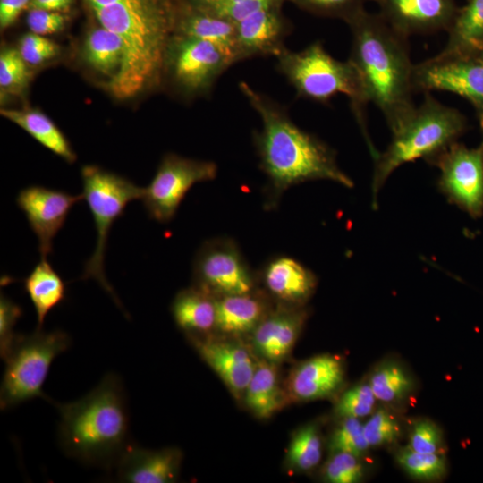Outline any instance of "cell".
I'll return each mask as SVG.
<instances>
[{
    "mask_svg": "<svg viewBox=\"0 0 483 483\" xmlns=\"http://www.w3.org/2000/svg\"><path fill=\"white\" fill-rule=\"evenodd\" d=\"M238 86L261 121L260 130L252 132V141L259 168L267 177L266 210L275 209L289 188L304 182L328 180L353 187L352 180L338 166L335 151L299 127L284 105L248 82L240 81Z\"/></svg>",
    "mask_w": 483,
    "mask_h": 483,
    "instance_id": "cell-1",
    "label": "cell"
},
{
    "mask_svg": "<svg viewBox=\"0 0 483 483\" xmlns=\"http://www.w3.org/2000/svg\"><path fill=\"white\" fill-rule=\"evenodd\" d=\"M352 33L349 60L357 69L368 102L383 114L390 130L415 108L408 38L379 13L366 10L347 24Z\"/></svg>",
    "mask_w": 483,
    "mask_h": 483,
    "instance_id": "cell-2",
    "label": "cell"
},
{
    "mask_svg": "<svg viewBox=\"0 0 483 483\" xmlns=\"http://www.w3.org/2000/svg\"><path fill=\"white\" fill-rule=\"evenodd\" d=\"M179 6L174 0H123L92 9L122 44V64L109 81L114 96L134 97L161 76Z\"/></svg>",
    "mask_w": 483,
    "mask_h": 483,
    "instance_id": "cell-3",
    "label": "cell"
},
{
    "mask_svg": "<svg viewBox=\"0 0 483 483\" xmlns=\"http://www.w3.org/2000/svg\"><path fill=\"white\" fill-rule=\"evenodd\" d=\"M53 404L60 415L58 441L64 454L84 465L114 467L131 444L126 394L119 377L109 373L80 399Z\"/></svg>",
    "mask_w": 483,
    "mask_h": 483,
    "instance_id": "cell-4",
    "label": "cell"
},
{
    "mask_svg": "<svg viewBox=\"0 0 483 483\" xmlns=\"http://www.w3.org/2000/svg\"><path fill=\"white\" fill-rule=\"evenodd\" d=\"M465 129V118L458 110L426 92L422 103L391 131L386 149L373 158L372 207H377L380 189L396 168L419 158L430 163L455 143Z\"/></svg>",
    "mask_w": 483,
    "mask_h": 483,
    "instance_id": "cell-5",
    "label": "cell"
},
{
    "mask_svg": "<svg viewBox=\"0 0 483 483\" xmlns=\"http://www.w3.org/2000/svg\"><path fill=\"white\" fill-rule=\"evenodd\" d=\"M275 59L277 72L292 86L297 97L327 104L337 94H344L372 157L377 155L367 130L365 113L369 102L359 72L349 59H335L319 40L301 51L285 47Z\"/></svg>",
    "mask_w": 483,
    "mask_h": 483,
    "instance_id": "cell-6",
    "label": "cell"
},
{
    "mask_svg": "<svg viewBox=\"0 0 483 483\" xmlns=\"http://www.w3.org/2000/svg\"><path fill=\"white\" fill-rule=\"evenodd\" d=\"M69 335L62 330L17 334L4 357L0 387V409L5 411L34 398L47 396L42 391L53 360L71 346Z\"/></svg>",
    "mask_w": 483,
    "mask_h": 483,
    "instance_id": "cell-7",
    "label": "cell"
},
{
    "mask_svg": "<svg viewBox=\"0 0 483 483\" xmlns=\"http://www.w3.org/2000/svg\"><path fill=\"white\" fill-rule=\"evenodd\" d=\"M82 195L92 214L97 232L95 250L85 262L83 280L94 279L122 309L121 302L105 274V255L109 232L114 223L123 215L127 205L140 199L143 187L96 165L81 169Z\"/></svg>",
    "mask_w": 483,
    "mask_h": 483,
    "instance_id": "cell-8",
    "label": "cell"
},
{
    "mask_svg": "<svg viewBox=\"0 0 483 483\" xmlns=\"http://www.w3.org/2000/svg\"><path fill=\"white\" fill-rule=\"evenodd\" d=\"M234 64L233 55L220 46L173 33L163 72L183 95L198 97L209 94L220 76Z\"/></svg>",
    "mask_w": 483,
    "mask_h": 483,
    "instance_id": "cell-9",
    "label": "cell"
},
{
    "mask_svg": "<svg viewBox=\"0 0 483 483\" xmlns=\"http://www.w3.org/2000/svg\"><path fill=\"white\" fill-rule=\"evenodd\" d=\"M217 170L213 161L165 155L151 182L143 187L140 200L148 216L161 224L170 222L191 187L214 180Z\"/></svg>",
    "mask_w": 483,
    "mask_h": 483,
    "instance_id": "cell-10",
    "label": "cell"
},
{
    "mask_svg": "<svg viewBox=\"0 0 483 483\" xmlns=\"http://www.w3.org/2000/svg\"><path fill=\"white\" fill-rule=\"evenodd\" d=\"M194 286L215 297L255 291L258 278L237 242L230 237L205 241L192 262Z\"/></svg>",
    "mask_w": 483,
    "mask_h": 483,
    "instance_id": "cell-11",
    "label": "cell"
},
{
    "mask_svg": "<svg viewBox=\"0 0 483 483\" xmlns=\"http://www.w3.org/2000/svg\"><path fill=\"white\" fill-rule=\"evenodd\" d=\"M415 91L457 94L483 110V61L479 55L442 50L413 65Z\"/></svg>",
    "mask_w": 483,
    "mask_h": 483,
    "instance_id": "cell-12",
    "label": "cell"
},
{
    "mask_svg": "<svg viewBox=\"0 0 483 483\" xmlns=\"http://www.w3.org/2000/svg\"><path fill=\"white\" fill-rule=\"evenodd\" d=\"M429 164L440 171L438 188L472 218L483 215V142L468 148L457 142Z\"/></svg>",
    "mask_w": 483,
    "mask_h": 483,
    "instance_id": "cell-13",
    "label": "cell"
},
{
    "mask_svg": "<svg viewBox=\"0 0 483 483\" xmlns=\"http://www.w3.org/2000/svg\"><path fill=\"white\" fill-rule=\"evenodd\" d=\"M82 199V193L72 195L40 185H30L19 191L16 203L38 238L41 258H47L53 251L55 237L72 207Z\"/></svg>",
    "mask_w": 483,
    "mask_h": 483,
    "instance_id": "cell-14",
    "label": "cell"
},
{
    "mask_svg": "<svg viewBox=\"0 0 483 483\" xmlns=\"http://www.w3.org/2000/svg\"><path fill=\"white\" fill-rule=\"evenodd\" d=\"M292 24L282 4L258 10L236 22L234 61L278 55L286 47Z\"/></svg>",
    "mask_w": 483,
    "mask_h": 483,
    "instance_id": "cell-15",
    "label": "cell"
},
{
    "mask_svg": "<svg viewBox=\"0 0 483 483\" xmlns=\"http://www.w3.org/2000/svg\"><path fill=\"white\" fill-rule=\"evenodd\" d=\"M397 32L411 35L447 31L458 11L455 0H369Z\"/></svg>",
    "mask_w": 483,
    "mask_h": 483,
    "instance_id": "cell-16",
    "label": "cell"
},
{
    "mask_svg": "<svg viewBox=\"0 0 483 483\" xmlns=\"http://www.w3.org/2000/svg\"><path fill=\"white\" fill-rule=\"evenodd\" d=\"M257 276L281 305L292 307L303 306L318 284L317 276L310 269L286 255L270 258Z\"/></svg>",
    "mask_w": 483,
    "mask_h": 483,
    "instance_id": "cell-17",
    "label": "cell"
},
{
    "mask_svg": "<svg viewBox=\"0 0 483 483\" xmlns=\"http://www.w3.org/2000/svg\"><path fill=\"white\" fill-rule=\"evenodd\" d=\"M308 317L300 307L280 305L269 311L252 332V343L263 360L276 364L291 352Z\"/></svg>",
    "mask_w": 483,
    "mask_h": 483,
    "instance_id": "cell-18",
    "label": "cell"
},
{
    "mask_svg": "<svg viewBox=\"0 0 483 483\" xmlns=\"http://www.w3.org/2000/svg\"><path fill=\"white\" fill-rule=\"evenodd\" d=\"M182 459L177 448L148 450L130 444L114 467L120 482L169 483L177 480Z\"/></svg>",
    "mask_w": 483,
    "mask_h": 483,
    "instance_id": "cell-19",
    "label": "cell"
},
{
    "mask_svg": "<svg viewBox=\"0 0 483 483\" xmlns=\"http://www.w3.org/2000/svg\"><path fill=\"white\" fill-rule=\"evenodd\" d=\"M202 360L235 394L244 393L257 367L241 344L211 337L189 336Z\"/></svg>",
    "mask_w": 483,
    "mask_h": 483,
    "instance_id": "cell-20",
    "label": "cell"
},
{
    "mask_svg": "<svg viewBox=\"0 0 483 483\" xmlns=\"http://www.w3.org/2000/svg\"><path fill=\"white\" fill-rule=\"evenodd\" d=\"M344 366L331 354L314 356L297 366L290 378L292 396L301 401L326 398L335 394L344 381Z\"/></svg>",
    "mask_w": 483,
    "mask_h": 483,
    "instance_id": "cell-21",
    "label": "cell"
},
{
    "mask_svg": "<svg viewBox=\"0 0 483 483\" xmlns=\"http://www.w3.org/2000/svg\"><path fill=\"white\" fill-rule=\"evenodd\" d=\"M174 33L220 46L227 49L234 60L236 23L215 11L194 8L181 3Z\"/></svg>",
    "mask_w": 483,
    "mask_h": 483,
    "instance_id": "cell-22",
    "label": "cell"
},
{
    "mask_svg": "<svg viewBox=\"0 0 483 483\" xmlns=\"http://www.w3.org/2000/svg\"><path fill=\"white\" fill-rule=\"evenodd\" d=\"M254 292L216 297L215 329L228 335L252 333L269 312L267 301Z\"/></svg>",
    "mask_w": 483,
    "mask_h": 483,
    "instance_id": "cell-23",
    "label": "cell"
},
{
    "mask_svg": "<svg viewBox=\"0 0 483 483\" xmlns=\"http://www.w3.org/2000/svg\"><path fill=\"white\" fill-rule=\"evenodd\" d=\"M216 297L192 286L180 291L171 304V313L177 326L189 336L206 334L215 329Z\"/></svg>",
    "mask_w": 483,
    "mask_h": 483,
    "instance_id": "cell-24",
    "label": "cell"
},
{
    "mask_svg": "<svg viewBox=\"0 0 483 483\" xmlns=\"http://www.w3.org/2000/svg\"><path fill=\"white\" fill-rule=\"evenodd\" d=\"M367 380L377 400L391 408L409 401L416 388L411 372L394 358L381 360L374 367Z\"/></svg>",
    "mask_w": 483,
    "mask_h": 483,
    "instance_id": "cell-25",
    "label": "cell"
},
{
    "mask_svg": "<svg viewBox=\"0 0 483 483\" xmlns=\"http://www.w3.org/2000/svg\"><path fill=\"white\" fill-rule=\"evenodd\" d=\"M24 290L36 311L37 328H42L47 314L66 297V284L47 258H41L26 276Z\"/></svg>",
    "mask_w": 483,
    "mask_h": 483,
    "instance_id": "cell-26",
    "label": "cell"
},
{
    "mask_svg": "<svg viewBox=\"0 0 483 483\" xmlns=\"http://www.w3.org/2000/svg\"><path fill=\"white\" fill-rule=\"evenodd\" d=\"M1 114L28 132L46 148L68 163L76 159L70 142L60 129L43 113L35 110L4 109Z\"/></svg>",
    "mask_w": 483,
    "mask_h": 483,
    "instance_id": "cell-27",
    "label": "cell"
},
{
    "mask_svg": "<svg viewBox=\"0 0 483 483\" xmlns=\"http://www.w3.org/2000/svg\"><path fill=\"white\" fill-rule=\"evenodd\" d=\"M275 363L262 360L244 391L247 407L258 417H271L284 404V394Z\"/></svg>",
    "mask_w": 483,
    "mask_h": 483,
    "instance_id": "cell-28",
    "label": "cell"
},
{
    "mask_svg": "<svg viewBox=\"0 0 483 483\" xmlns=\"http://www.w3.org/2000/svg\"><path fill=\"white\" fill-rule=\"evenodd\" d=\"M447 32L444 51L479 55L483 49V0H469L459 8Z\"/></svg>",
    "mask_w": 483,
    "mask_h": 483,
    "instance_id": "cell-29",
    "label": "cell"
},
{
    "mask_svg": "<svg viewBox=\"0 0 483 483\" xmlns=\"http://www.w3.org/2000/svg\"><path fill=\"white\" fill-rule=\"evenodd\" d=\"M82 55L90 67L111 80L119 72L123 61L120 38L100 25L87 35Z\"/></svg>",
    "mask_w": 483,
    "mask_h": 483,
    "instance_id": "cell-30",
    "label": "cell"
},
{
    "mask_svg": "<svg viewBox=\"0 0 483 483\" xmlns=\"http://www.w3.org/2000/svg\"><path fill=\"white\" fill-rule=\"evenodd\" d=\"M395 460L408 475L421 481L441 480L448 471L443 453H419L407 445L397 450Z\"/></svg>",
    "mask_w": 483,
    "mask_h": 483,
    "instance_id": "cell-31",
    "label": "cell"
},
{
    "mask_svg": "<svg viewBox=\"0 0 483 483\" xmlns=\"http://www.w3.org/2000/svg\"><path fill=\"white\" fill-rule=\"evenodd\" d=\"M322 457V441L317 425L309 424L293 436L287 452L291 466L308 471L314 469Z\"/></svg>",
    "mask_w": 483,
    "mask_h": 483,
    "instance_id": "cell-32",
    "label": "cell"
},
{
    "mask_svg": "<svg viewBox=\"0 0 483 483\" xmlns=\"http://www.w3.org/2000/svg\"><path fill=\"white\" fill-rule=\"evenodd\" d=\"M364 434L370 447L391 446L398 443L403 433L400 417L393 408L385 405L376 409L363 423Z\"/></svg>",
    "mask_w": 483,
    "mask_h": 483,
    "instance_id": "cell-33",
    "label": "cell"
},
{
    "mask_svg": "<svg viewBox=\"0 0 483 483\" xmlns=\"http://www.w3.org/2000/svg\"><path fill=\"white\" fill-rule=\"evenodd\" d=\"M377 398L368 380L347 389L335 403L334 411L341 419L363 418L376 410Z\"/></svg>",
    "mask_w": 483,
    "mask_h": 483,
    "instance_id": "cell-34",
    "label": "cell"
},
{
    "mask_svg": "<svg viewBox=\"0 0 483 483\" xmlns=\"http://www.w3.org/2000/svg\"><path fill=\"white\" fill-rule=\"evenodd\" d=\"M317 16L339 19L346 24L364 12L369 0H289Z\"/></svg>",
    "mask_w": 483,
    "mask_h": 483,
    "instance_id": "cell-35",
    "label": "cell"
},
{
    "mask_svg": "<svg viewBox=\"0 0 483 483\" xmlns=\"http://www.w3.org/2000/svg\"><path fill=\"white\" fill-rule=\"evenodd\" d=\"M369 448L364 434L363 423L358 418L342 419L329 441L331 453L346 452L363 457Z\"/></svg>",
    "mask_w": 483,
    "mask_h": 483,
    "instance_id": "cell-36",
    "label": "cell"
},
{
    "mask_svg": "<svg viewBox=\"0 0 483 483\" xmlns=\"http://www.w3.org/2000/svg\"><path fill=\"white\" fill-rule=\"evenodd\" d=\"M360 456L335 452L323 468V477L331 483H358L365 476V464Z\"/></svg>",
    "mask_w": 483,
    "mask_h": 483,
    "instance_id": "cell-37",
    "label": "cell"
},
{
    "mask_svg": "<svg viewBox=\"0 0 483 483\" xmlns=\"http://www.w3.org/2000/svg\"><path fill=\"white\" fill-rule=\"evenodd\" d=\"M408 436V446L413 451L426 453H443V432L438 425L429 419L422 418L413 421Z\"/></svg>",
    "mask_w": 483,
    "mask_h": 483,
    "instance_id": "cell-38",
    "label": "cell"
},
{
    "mask_svg": "<svg viewBox=\"0 0 483 483\" xmlns=\"http://www.w3.org/2000/svg\"><path fill=\"white\" fill-rule=\"evenodd\" d=\"M28 64L19 50L8 48L0 54V86L2 89L24 87L30 79Z\"/></svg>",
    "mask_w": 483,
    "mask_h": 483,
    "instance_id": "cell-39",
    "label": "cell"
},
{
    "mask_svg": "<svg viewBox=\"0 0 483 483\" xmlns=\"http://www.w3.org/2000/svg\"><path fill=\"white\" fill-rule=\"evenodd\" d=\"M19 52L28 64L38 65L55 57L59 47L42 35L25 34L20 41Z\"/></svg>",
    "mask_w": 483,
    "mask_h": 483,
    "instance_id": "cell-40",
    "label": "cell"
},
{
    "mask_svg": "<svg viewBox=\"0 0 483 483\" xmlns=\"http://www.w3.org/2000/svg\"><path fill=\"white\" fill-rule=\"evenodd\" d=\"M22 314L21 308L1 292L0 295V355L4 360L16 337L14 326Z\"/></svg>",
    "mask_w": 483,
    "mask_h": 483,
    "instance_id": "cell-41",
    "label": "cell"
},
{
    "mask_svg": "<svg viewBox=\"0 0 483 483\" xmlns=\"http://www.w3.org/2000/svg\"><path fill=\"white\" fill-rule=\"evenodd\" d=\"M285 0H226L216 13L237 22L246 16L263 8L282 4Z\"/></svg>",
    "mask_w": 483,
    "mask_h": 483,
    "instance_id": "cell-42",
    "label": "cell"
},
{
    "mask_svg": "<svg viewBox=\"0 0 483 483\" xmlns=\"http://www.w3.org/2000/svg\"><path fill=\"white\" fill-rule=\"evenodd\" d=\"M27 24L31 32L45 36L60 31L65 25V16L61 12L30 9Z\"/></svg>",
    "mask_w": 483,
    "mask_h": 483,
    "instance_id": "cell-43",
    "label": "cell"
},
{
    "mask_svg": "<svg viewBox=\"0 0 483 483\" xmlns=\"http://www.w3.org/2000/svg\"><path fill=\"white\" fill-rule=\"evenodd\" d=\"M29 4L30 0H0L1 28L12 25Z\"/></svg>",
    "mask_w": 483,
    "mask_h": 483,
    "instance_id": "cell-44",
    "label": "cell"
},
{
    "mask_svg": "<svg viewBox=\"0 0 483 483\" xmlns=\"http://www.w3.org/2000/svg\"><path fill=\"white\" fill-rule=\"evenodd\" d=\"M29 8L61 13L66 10L59 0H30Z\"/></svg>",
    "mask_w": 483,
    "mask_h": 483,
    "instance_id": "cell-45",
    "label": "cell"
},
{
    "mask_svg": "<svg viewBox=\"0 0 483 483\" xmlns=\"http://www.w3.org/2000/svg\"><path fill=\"white\" fill-rule=\"evenodd\" d=\"M226 0H182V4L191 7L216 11Z\"/></svg>",
    "mask_w": 483,
    "mask_h": 483,
    "instance_id": "cell-46",
    "label": "cell"
},
{
    "mask_svg": "<svg viewBox=\"0 0 483 483\" xmlns=\"http://www.w3.org/2000/svg\"><path fill=\"white\" fill-rule=\"evenodd\" d=\"M92 9L104 7L119 3L123 0H86Z\"/></svg>",
    "mask_w": 483,
    "mask_h": 483,
    "instance_id": "cell-47",
    "label": "cell"
},
{
    "mask_svg": "<svg viewBox=\"0 0 483 483\" xmlns=\"http://www.w3.org/2000/svg\"><path fill=\"white\" fill-rule=\"evenodd\" d=\"M480 125L483 131V110L480 111Z\"/></svg>",
    "mask_w": 483,
    "mask_h": 483,
    "instance_id": "cell-48",
    "label": "cell"
},
{
    "mask_svg": "<svg viewBox=\"0 0 483 483\" xmlns=\"http://www.w3.org/2000/svg\"><path fill=\"white\" fill-rule=\"evenodd\" d=\"M479 56L483 61V49L479 53Z\"/></svg>",
    "mask_w": 483,
    "mask_h": 483,
    "instance_id": "cell-49",
    "label": "cell"
}]
</instances>
